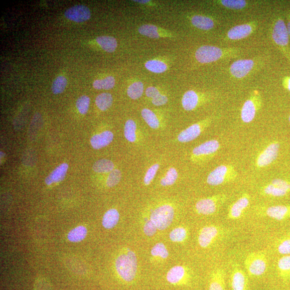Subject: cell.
I'll use <instances>...</instances> for the list:
<instances>
[{
	"label": "cell",
	"instance_id": "6da1fadb",
	"mask_svg": "<svg viewBox=\"0 0 290 290\" xmlns=\"http://www.w3.org/2000/svg\"><path fill=\"white\" fill-rule=\"evenodd\" d=\"M117 273L126 282H133L136 278L138 270V261L136 253L128 249L117 257L115 262Z\"/></svg>",
	"mask_w": 290,
	"mask_h": 290
},
{
	"label": "cell",
	"instance_id": "7a4b0ae2",
	"mask_svg": "<svg viewBox=\"0 0 290 290\" xmlns=\"http://www.w3.org/2000/svg\"><path fill=\"white\" fill-rule=\"evenodd\" d=\"M272 36L276 45L290 62L289 36L285 20L281 17H278L274 20Z\"/></svg>",
	"mask_w": 290,
	"mask_h": 290
},
{
	"label": "cell",
	"instance_id": "3957f363",
	"mask_svg": "<svg viewBox=\"0 0 290 290\" xmlns=\"http://www.w3.org/2000/svg\"><path fill=\"white\" fill-rule=\"evenodd\" d=\"M232 48H221L211 45L200 47L195 53V57L199 63L209 64L232 54Z\"/></svg>",
	"mask_w": 290,
	"mask_h": 290
},
{
	"label": "cell",
	"instance_id": "277c9868",
	"mask_svg": "<svg viewBox=\"0 0 290 290\" xmlns=\"http://www.w3.org/2000/svg\"><path fill=\"white\" fill-rule=\"evenodd\" d=\"M268 259L266 254L262 252L248 254L245 260L247 272L252 277H259L267 271Z\"/></svg>",
	"mask_w": 290,
	"mask_h": 290
},
{
	"label": "cell",
	"instance_id": "5b68a950",
	"mask_svg": "<svg viewBox=\"0 0 290 290\" xmlns=\"http://www.w3.org/2000/svg\"><path fill=\"white\" fill-rule=\"evenodd\" d=\"M238 176V172L232 165L222 164L212 170L206 182L211 186H218L234 180Z\"/></svg>",
	"mask_w": 290,
	"mask_h": 290
},
{
	"label": "cell",
	"instance_id": "8992f818",
	"mask_svg": "<svg viewBox=\"0 0 290 290\" xmlns=\"http://www.w3.org/2000/svg\"><path fill=\"white\" fill-rule=\"evenodd\" d=\"M174 215L173 207L165 204L155 209L151 213L149 219L155 224L157 230L163 231L167 229L171 225Z\"/></svg>",
	"mask_w": 290,
	"mask_h": 290
},
{
	"label": "cell",
	"instance_id": "52a82bcc",
	"mask_svg": "<svg viewBox=\"0 0 290 290\" xmlns=\"http://www.w3.org/2000/svg\"><path fill=\"white\" fill-rule=\"evenodd\" d=\"M226 199L227 196L223 193L202 199L196 203V211L200 215H212L216 212L220 206L223 205Z\"/></svg>",
	"mask_w": 290,
	"mask_h": 290
},
{
	"label": "cell",
	"instance_id": "ba28073f",
	"mask_svg": "<svg viewBox=\"0 0 290 290\" xmlns=\"http://www.w3.org/2000/svg\"><path fill=\"white\" fill-rule=\"evenodd\" d=\"M262 105V99L258 94H254L247 100L241 110V119L245 123H250L255 119Z\"/></svg>",
	"mask_w": 290,
	"mask_h": 290
},
{
	"label": "cell",
	"instance_id": "9c48e42d",
	"mask_svg": "<svg viewBox=\"0 0 290 290\" xmlns=\"http://www.w3.org/2000/svg\"><path fill=\"white\" fill-rule=\"evenodd\" d=\"M280 144L278 142H274L261 151L256 158L257 167L262 168L268 166L274 162L279 156Z\"/></svg>",
	"mask_w": 290,
	"mask_h": 290
},
{
	"label": "cell",
	"instance_id": "30bf717a",
	"mask_svg": "<svg viewBox=\"0 0 290 290\" xmlns=\"http://www.w3.org/2000/svg\"><path fill=\"white\" fill-rule=\"evenodd\" d=\"M290 192V182L281 178H276L264 186V195L274 197H282Z\"/></svg>",
	"mask_w": 290,
	"mask_h": 290
},
{
	"label": "cell",
	"instance_id": "8fae6325",
	"mask_svg": "<svg viewBox=\"0 0 290 290\" xmlns=\"http://www.w3.org/2000/svg\"><path fill=\"white\" fill-rule=\"evenodd\" d=\"M211 122V120H208L201 123L192 124V126L182 131L178 135V141L182 143H186L194 141L201 135L205 128L208 126Z\"/></svg>",
	"mask_w": 290,
	"mask_h": 290
},
{
	"label": "cell",
	"instance_id": "7c38bea8",
	"mask_svg": "<svg viewBox=\"0 0 290 290\" xmlns=\"http://www.w3.org/2000/svg\"><path fill=\"white\" fill-rule=\"evenodd\" d=\"M220 148V143L217 140L206 141L193 149L192 156L195 159L215 155Z\"/></svg>",
	"mask_w": 290,
	"mask_h": 290
},
{
	"label": "cell",
	"instance_id": "4fadbf2b",
	"mask_svg": "<svg viewBox=\"0 0 290 290\" xmlns=\"http://www.w3.org/2000/svg\"><path fill=\"white\" fill-rule=\"evenodd\" d=\"M220 232V228L215 225L204 227L199 231L198 235L199 246L203 248L209 247L218 238Z\"/></svg>",
	"mask_w": 290,
	"mask_h": 290
},
{
	"label": "cell",
	"instance_id": "5bb4252c",
	"mask_svg": "<svg viewBox=\"0 0 290 290\" xmlns=\"http://www.w3.org/2000/svg\"><path fill=\"white\" fill-rule=\"evenodd\" d=\"M251 197L249 195L244 193L236 202L230 207L227 217L229 219H238L243 215L245 211L250 206Z\"/></svg>",
	"mask_w": 290,
	"mask_h": 290
},
{
	"label": "cell",
	"instance_id": "9a60e30c",
	"mask_svg": "<svg viewBox=\"0 0 290 290\" xmlns=\"http://www.w3.org/2000/svg\"><path fill=\"white\" fill-rule=\"evenodd\" d=\"M255 61L252 59H240L234 61L231 65L230 72L234 77L242 79L253 70Z\"/></svg>",
	"mask_w": 290,
	"mask_h": 290
},
{
	"label": "cell",
	"instance_id": "2e32d148",
	"mask_svg": "<svg viewBox=\"0 0 290 290\" xmlns=\"http://www.w3.org/2000/svg\"><path fill=\"white\" fill-rule=\"evenodd\" d=\"M65 16L74 22L80 23L91 18V13L87 6L77 5L68 9L65 12Z\"/></svg>",
	"mask_w": 290,
	"mask_h": 290
},
{
	"label": "cell",
	"instance_id": "e0dca14e",
	"mask_svg": "<svg viewBox=\"0 0 290 290\" xmlns=\"http://www.w3.org/2000/svg\"><path fill=\"white\" fill-rule=\"evenodd\" d=\"M253 23H246L235 26L227 33V38L232 40H238L251 35L255 29Z\"/></svg>",
	"mask_w": 290,
	"mask_h": 290
},
{
	"label": "cell",
	"instance_id": "ac0fdd59",
	"mask_svg": "<svg viewBox=\"0 0 290 290\" xmlns=\"http://www.w3.org/2000/svg\"><path fill=\"white\" fill-rule=\"evenodd\" d=\"M230 284L232 290H247L248 280L244 272L235 266L230 275Z\"/></svg>",
	"mask_w": 290,
	"mask_h": 290
},
{
	"label": "cell",
	"instance_id": "d6986e66",
	"mask_svg": "<svg viewBox=\"0 0 290 290\" xmlns=\"http://www.w3.org/2000/svg\"><path fill=\"white\" fill-rule=\"evenodd\" d=\"M265 215L273 219L283 221L290 218V205H274L266 208Z\"/></svg>",
	"mask_w": 290,
	"mask_h": 290
},
{
	"label": "cell",
	"instance_id": "ffe728a7",
	"mask_svg": "<svg viewBox=\"0 0 290 290\" xmlns=\"http://www.w3.org/2000/svg\"><path fill=\"white\" fill-rule=\"evenodd\" d=\"M189 274L186 269L181 266H177L171 268L166 276L167 281L171 285H179L188 281Z\"/></svg>",
	"mask_w": 290,
	"mask_h": 290
},
{
	"label": "cell",
	"instance_id": "44dd1931",
	"mask_svg": "<svg viewBox=\"0 0 290 290\" xmlns=\"http://www.w3.org/2000/svg\"><path fill=\"white\" fill-rule=\"evenodd\" d=\"M114 138V136L112 131H106L93 136L91 144L93 148L100 149L108 146L113 142Z\"/></svg>",
	"mask_w": 290,
	"mask_h": 290
},
{
	"label": "cell",
	"instance_id": "7402d4cb",
	"mask_svg": "<svg viewBox=\"0 0 290 290\" xmlns=\"http://www.w3.org/2000/svg\"><path fill=\"white\" fill-rule=\"evenodd\" d=\"M68 169V165L66 163H63L59 165L56 169H54L47 176L45 182L47 185H50L53 183L63 181L67 174Z\"/></svg>",
	"mask_w": 290,
	"mask_h": 290
},
{
	"label": "cell",
	"instance_id": "603a6c76",
	"mask_svg": "<svg viewBox=\"0 0 290 290\" xmlns=\"http://www.w3.org/2000/svg\"><path fill=\"white\" fill-rule=\"evenodd\" d=\"M209 290H226L225 273L223 269L218 268L213 272Z\"/></svg>",
	"mask_w": 290,
	"mask_h": 290
},
{
	"label": "cell",
	"instance_id": "cb8c5ba5",
	"mask_svg": "<svg viewBox=\"0 0 290 290\" xmlns=\"http://www.w3.org/2000/svg\"><path fill=\"white\" fill-rule=\"evenodd\" d=\"M138 31L142 35L151 38H158L163 36H169L170 34L160 29L154 25L145 24L140 27Z\"/></svg>",
	"mask_w": 290,
	"mask_h": 290
},
{
	"label": "cell",
	"instance_id": "d4e9b609",
	"mask_svg": "<svg viewBox=\"0 0 290 290\" xmlns=\"http://www.w3.org/2000/svg\"><path fill=\"white\" fill-rule=\"evenodd\" d=\"M199 102L198 94L191 90L184 94L182 99V105L186 111H192L197 108Z\"/></svg>",
	"mask_w": 290,
	"mask_h": 290
},
{
	"label": "cell",
	"instance_id": "484cf974",
	"mask_svg": "<svg viewBox=\"0 0 290 290\" xmlns=\"http://www.w3.org/2000/svg\"><path fill=\"white\" fill-rule=\"evenodd\" d=\"M277 270L282 280L285 282L290 280V255H284L279 259Z\"/></svg>",
	"mask_w": 290,
	"mask_h": 290
},
{
	"label": "cell",
	"instance_id": "4316f807",
	"mask_svg": "<svg viewBox=\"0 0 290 290\" xmlns=\"http://www.w3.org/2000/svg\"><path fill=\"white\" fill-rule=\"evenodd\" d=\"M191 23L197 28L203 30H210L215 26V22L210 17L197 15L192 17Z\"/></svg>",
	"mask_w": 290,
	"mask_h": 290
},
{
	"label": "cell",
	"instance_id": "83f0119b",
	"mask_svg": "<svg viewBox=\"0 0 290 290\" xmlns=\"http://www.w3.org/2000/svg\"><path fill=\"white\" fill-rule=\"evenodd\" d=\"M120 213L115 209H110L105 214L102 219V225L106 229H112L118 224L120 220Z\"/></svg>",
	"mask_w": 290,
	"mask_h": 290
},
{
	"label": "cell",
	"instance_id": "f1b7e54d",
	"mask_svg": "<svg viewBox=\"0 0 290 290\" xmlns=\"http://www.w3.org/2000/svg\"><path fill=\"white\" fill-rule=\"evenodd\" d=\"M96 41L102 49L107 52H114L117 47V40L112 36H100L96 38Z\"/></svg>",
	"mask_w": 290,
	"mask_h": 290
},
{
	"label": "cell",
	"instance_id": "f546056e",
	"mask_svg": "<svg viewBox=\"0 0 290 290\" xmlns=\"http://www.w3.org/2000/svg\"><path fill=\"white\" fill-rule=\"evenodd\" d=\"M95 103L97 107L101 111L105 112L113 105V96L108 93H101L96 97Z\"/></svg>",
	"mask_w": 290,
	"mask_h": 290
},
{
	"label": "cell",
	"instance_id": "4dcf8cb0",
	"mask_svg": "<svg viewBox=\"0 0 290 290\" xmlns=\"http://www.w3.org/2000/svg\"><path fill=\"white\" fill-rule=\"evenodd\" d=\"M114 167V163L111 160L101 159L94 164L93 169L97 173H108L113 171Z\"/></svg>",
	"mask_w": 290,
	"mask_h": 290
},
{
	"label": "cell",
	"instance_id": "1f68e13d",
	"mask_svg": "<svg viewBox=\"0 0 290 290\" xmlns=\"http://www.w3.org/2000/svg\"><path fill=\"white\" fill-rule=\"evenodd\" d=\"M142 116L147 125L153 129H157L160 127V122L156 115L151 110L147 108L143 109Z\"/></svg>",
	"mask_w": 290,
	"mask_h": 290
},
{
	"label": "cell",
	"instance_id": "d6a6232c",
	"mask_svg": "<svg viewBox=\"0 0 290 290\" xmlns=\"http://www.w3.org/2000/svg\"><path fill=\"white\" fill-rule=\"evenodd\" d=\"M87 230L84 226L75 227L68 234L67 238L72 243H79L87 236Z\"/></svg>",
	"mask_w": 290,
	"mask_h": 290
},
{
	"label": "cell",
	"instance_id": "836d02e7",
	"mask_svg": "<svg viewBox=\"0 0 290 290\" xmlns=\"http://www.w3.org/2000/svg\"><path fill=\"white\" fill-rule=\"evenodd\" d=\"M145 66L147 70L154 73H162L167 70V65L159 60H150L146 62Z\"/></svg>",
	"mask_w": 290,
	"mask_h": 290
},
{
	"label": "cell",
	"instance_id": "e575fe53",
	"mask_svg": "<svg viewBox=\"0 0 290 290\" xmlns=\"http://www.w3.org/2000/svg\"><path fill=\"white\" fill-rule=\"evenodd\" d=\"M217 2L224 8L232 10L243 9L249 4L244 0H222Z\"/></svg>",
	"mask_w": 290,
	"mask_h": 290
},
{
	"label": "cell",
	"instance_id": "d590c367",
	"mask_svg": "<svg viewBox=\"0 0 290 290\" xmlns=\"http://www.w3.org/2000/svg\"><path fill=\"white\" fill-rule=\"evenodd\" d=\"M144 84L141 81L133 83L128 88V95L131 99H139L144 93Z\"/></svg>",
	"mask_w": 290,
	"mask_h": 290
},
{
	"label": "cell",
	"instance_id": "8d00e7d4",
	"mask_svg": "<svg viewBox=\"0 0 290 290\" xmlns=\"http://www.w3.org/2000/svg\"><path fill=\"white\" fill-rule=\"evenodd\" d=\"M137 124L133 120H128L124 127V136L127 140L130 143L136 141Z\"/></svg>",
	"mask_w": 290,
	"mask_h": 290
},
{
	"label": "cell",
	"instance_id": "74e56055",
	"mask_svg": "<svg viewBox=\"0 0 290 290\" xmlns=\"http://www.w3.org/2000/svg\"><path fill=\"white\" fill-rule=\"evenodd\" d=\"M115 79L112 76H109L101 80H96L93 82V87L98 90H109L114 87Z\"/></svg>",
	"mask_w": 290,
	"mask_h": 290
},
{
	"label": "cell",
	"instance_id": "f35d334b",
	"mask_svg": "<svg viewBox=\"0 0 290 290\" xmlns=\"http://www.w3.org/2000/svg\"><path fill=\"white\" fill-rule=\"evenodd\" d=\"M188 232L184 227H176L169 234V238L175 243H181L187 237Z\"/></svg>",
	"mask_w": 290,
	"mask_h": 290
},
{
	"label": "cell",
	"instance_id": "ab89813d",
	"mask_svg": "<svg viewBox=\"0 0 290 290\" xmlns=\"http://www.w3.org/2000/svg\"><path fill=\"white\" fill-rule=\"evenodd\" d=\"M67 85V80L64 76H59L53 82L52 91L54 94L63 93Z\"/></svg>",
	"mask_w": 290,
	"mask_h": 290
},
{
	"label": "cell",
	"instance_id": "60d3db41",
	"mask_svg": "<svg viewBox=\"0 0 290 290\" xmlns=\"http://www.w3.org/2000/svg\"><path fill=\"white\" fill-rule=\"evenodd\" d=\"M277 250L281 255H290V233L279 240Z\"/></svg>",
	"mask_w": 290,
	"mask_h": 290
},
{
	"label": "cell",
	"instance_id": "b9f144b4",
	"mask_svg": "<svg viewBox=\"0 0 290 290\" xmlns=\"http://www.w3.org/2000/svg\"><path fill=\"white\" fill-rule=\"evenodd\" d=\"M178 178V172L174 168L168 169L165 176L161 180V185L163 186H170L174 184Z\"/></svg>",
	"mask_w": 290,
	"mask_h": 290
},
{
	"label": "cell",
	"instance_id": "7bdbcfd3",
	"mask_svg": "<svg viewBox=\"0 0 290 290\" xmlns=\"http://www.w3.org/2000/svg\"><path fill=\"white\" fill-rule=\"evenodd\" d=\"M151 254L154 257H160L161 259H167L169 256V252L166 247L161 243L155 245L151 250Z\"/></svg>",
	"mask_w": 290,
	"mask_h": 290
},
{
	"label": "cell",
	"instance_id": "ee69618b",
	"mask_svg": "<svg viewBox=\"0 0 290 290\" xmlns=\"http://www.w3.org/2000/svg\"><path fill=\"white\" fill-rule=\"evenodd\" d=\"M90 98L86 95L80 97L76 102V106L79 112L82 115H86L89 110L90 105Z\"/></svg>",
	"mask_w": 290,
	"mask_h": 290
},
{
	"label": "cell",
	"instance_id": "f6af8a7d",
	"mask_svg": "<svg viewBox=\"0 0 290 290\" xmlns=\"http://www.w3.org/2000/svg\"><path fill=\"white\" fill-rule=\"evenodd\" d=\"M122 178V173L120 170L114 169L112 172H110L108 175L106 184L108 187L112 188L118 184L121 181Z\"/></svg>",
	"mask_w": 290,
	"mask_h": 290
},
{
	"label": "cell",
	"instance_id": "bcb514c9",
	"mask_svg": "<svg viewBox=\"0 0 290 290\" xmlns=\"http://www.w3.org/2000/svg\"><path fill=\"white\" fill-rule=\"evenodd\" d=\"M159 167V164L156 163L148 169L144 179V182L145 185H149L153 180Z\"/></svg>",
	"mask_w": 290,
	"mask_h": 290
},
{
	"label": "cell",
	"instance_id": "7dc6e473",
	"mask_svg": "<svg viewBox=\"0 0 290 290\" xmlns=\"http://www.w3.org/2000/svg\"><path fill=\"white\" fill-rule=\"evenodd\" d=\"M157 230V227L150 219L145 222L144 226V232L147 237L153 236L156 233Z\"/></svg>",
	"mask_w": 290,
	"mask_h": 290
},
{
	"label": "cell",
	"instance_id": "c3c4849f",
	"mask_svg": "<svg viewBox=\"0 0 290 290\" xmlns=\"http://www.w3.org/2000/svg\"><path fill=\"white\" fill-rule=\"evenodd\" d=\"M168 99L166 96L162 94H158L154 98L151 99V102L155 106H163L168 102Z\"/></svg>",
	"mask_w": 290,
	"mask_h": 290
},
{
	"label": "cell",
	"instance_id": "681fc988",
	"mask_svg": "<svg viewBox=\"0 0 290 290\" xmlns=\"http://www.w3.org/2000/svg\"><path fill=\"white\" fill-rule=\"evenodd\" d=\"M160 94V93L159 91H158V89L155 87H149L146 90V96L148 98L151 99L154 98L155 97Z\"/></svg>",
	"mask_w": 290,
	"mask_h": 290
},
{
	"label": "cell",
	"instance_id": "f907efd6",
	"mask_svg": "<svg viewBox=\"0 0 290 290\" xmlns=\"http://www.w3.org/2000/svg\"><path fill=\"white\" fill-rule=\"evenodd\" d=\"M283 84L284 87L290 92V77H285L283 80Z\"/></svg>",
	"mask_w": 290,
	"mask_h": 290
},
{
	"label": "cell",
	"instance_id": "816d5d0a",
	"mask_svg": "<svg viewBox=\"0 0 290 290\" xmlns=\"http://www.w3.org/2000/svg\"><path fill=\"white\" fill-rule=\"evenodd\" d=\"M287 30L289 34V37H290V13L288 15V24L287 25Z\"/></svg>",
	"mask_w": 290,
	"mask_h": 290
},
{
	"label": "cell",
	"instance_id": "f5cc1de1",
	"mask_svg": "<svg viewBox=\"0 0 290 290\" xmlns=\"http://www.w3.org/2000/svg\"><path fill=\"white\" fill-rule=\"evenodd\" d=\"M289 122H290V115L289 117Z\"/></svg>",
	"mask_w": 290,
	"mask_h": 290
}]
</instances>
